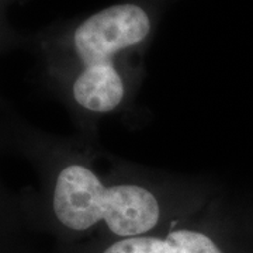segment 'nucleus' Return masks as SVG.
<instances>
[{
	"label": "nucleus",
	"instance_id": "7ed1b4c3",
	"mask_svg": "<svg viewBox=\"0 0 253 253\" xmlns=\"http://www.w3.org/2000/svg\"><path fill=\"white\" fill-rule=\"evenodd\" d=\"M103 253H222L207 234L176 228L165 236L141 235L120 239Z\"/></svg>",
	"mask_w": 253,
	"mask_h": 253
},
{
	"label": "nucleus",
	"instance_id": "f03ea898",
	"mask_svg": "<svg viewBox=\"0 0 253 253\" xmlns=\"http://www.w3.org/2000/svg\"><path fill=\"white\" fill-rule=\"evenodd\" d=\"M149 31L148 13L132 3L116 4L86 18L72 37L79 71L65 83L61 93L84 113L114 111L126 97V83L114 59L141 44Z\"/></svg>",
	"mask_w": 253,
	"mask_h": 253
},
{
	"label": "nucleus",
	"instance_id": "f257e3e1",
	"mask_svg": "<svg viewBox=\"0 0 253 253\" xmlns=\"http://www.w3.org/2000/svg\"><path fill=\"white\" fill-rule=\"evenodd\" d=\"M0 136L24 149L42 174L41 191L26 200V207L42 210L63 229L83 232L104 224L126 239L148 235L159 224L163 203L155 190L139 183L107 184L65 148L20 126H1Z\"/></svg>",
	"mask_w": 253,
	"mask_h": 253
},
{
	"label": "nucleus",
	"instance_id": "20e7f679",
	"mask_svg": "<svg viewBox=\"0 0 253 253\" xmlns=\"http://www.w3.org/2000/svg\"><path fill=\"white\" fill-rule=\"evenodd\" d=\"M23 207H26V200H20L13 196L0 181V226L6 225L11 219H14L18 210Z\"/></svg>",
	"mask_w": 253,
	"mask_h": 253
}]
</instances>
